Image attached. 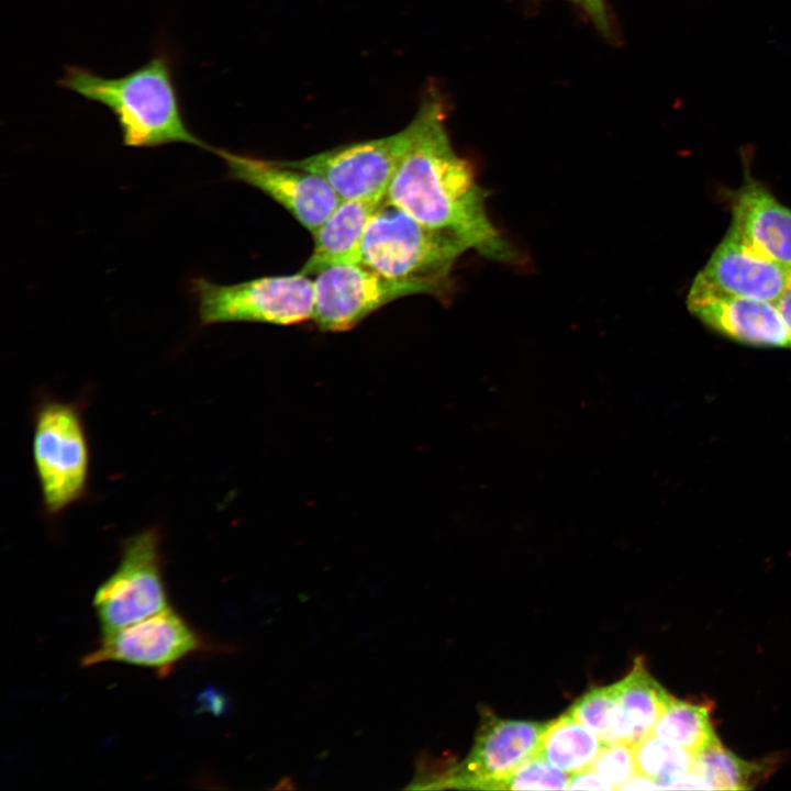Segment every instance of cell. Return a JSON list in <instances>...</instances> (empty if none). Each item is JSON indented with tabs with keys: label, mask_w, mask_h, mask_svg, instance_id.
Instances as JSON below:
<instances>
[{
	"label": "cell",
	"mask_w": 791,
	"mask_h": 791,
	"mask_svg": "<svg viewBox=\"0 0 791 791\" xmlns=\"http://www.w3.org/2000/svg\"><path fill=\"white\" fill-rule=\"evenodd\" d=\"M637 773L657 783L658 789H670L684 773L694 769V754L649 735L634 745Z\"/></svg>",
	"instance_id": "cell-21"
},
{
	"label": "cell",
	"mask_w": 791,
	"mask_h": 791,
	"mask_svg": "<svg viewBox=\"0 0 791 791\" xmlns=\"http://www.w3.org/2000/svg\"><path fill=\"white\" fill-rule=\"evenodd\" d=\"M219 649L171 606L138 622L102 634L99 645L81 659L82 667L114 661L168 676L192 655Z\"/></svg>",
	"instance_id": "cell-7"
},
{
	"label": "cell",
	"mask_w": 791,
	"mask_h": 791,
	"mask_svg": "<svg viewBox=\"0 0 791 791\" xmlns=\"http://www.w3.org/2000/svg\"><path fill=\"white\" fill-rule=\"evenodd\" d=\"M790 272L728 229L695 278L729 294L776 302Z\"/></svg>",
	"instance_id": "cell-14"
},
{
	"label": "cell",
	"mask_w": 791,
	"mask_h": 791,
	"mask_svg": "<svg viewBox=\"0 0 791 791\" xmlns=\"http://www.w3.org/2000/svg\"><path fill=\"white\" fill-rule=\"evenodd\" d=\"M570 790H614L613 787L593 769L588 768L572 773L569 779Z\"/></svg>",
	"instance_id": "cell-25"
},
{
	"label": "cell",
	"mask_w": 791,
	"mask_h": 791,
	"mask_svg": "<svg viewBox=\"0 0 791 791\" xmlns=\"http://www.w3.org/2000/svg\"><path fill=\"white\" fill-rule=\"evenodd\" d=\"M57 83L107 107L116 118L125 146L183 143L213 148L187 126L174 78V57L168 51H158L143 66L115 78L69 65Z\"/></svg>",
	"instance_id": "cell-2"
},
{
	"label": "cell",
	"mask_w": 791,
	"mask_h": 791,
	"mask_svg": "<svg viewBox=\"0 0 791 791\" xmlns=\"http://www.w3.org/2000/svg\"><path fill=\"white\" fill-rule=\"evenodd\" d=\"M580 7L594 26L605 36H611V23L605 0H568Z\"/></svg>",
	"instance_id": "cell-24"
},
{
	"label": "cell",
	"mask_w": 791,
	"mask_h": 791,
	"mask_svg": "<svg viewBox=\"0 0 791 791\" xmlns=\"http://www.w3.org/2000/svg\"><path fill=\"white\" fill-rule=\"evenodd\" d=\"M413 136L410 122L391 135L339 145L314 155L282 160L322 177L341 199L386 197Z\"/></svg>",
	"instance_id": "cell-9"
},
{
	"label": "cell",
	"mask_w": 791,
	"mask_h": 791,
	"mask_svg": "<svg viewBox=\"0 0 791 791\" xmlns=\"http://www.w3.org/2000/svg\"><path fill=\"white\" fill-rule=\"evenodd\" d=\"M385 199H342L312 233L313 249L299 271L310 276L331 266L359 263L367 224Z\"/></svg>",
	"instance_id": "cell-15"
},
{
	"label": "cell",
	"mask_w": 791,
	"mask_h": 791,
	"mask_svg": "<svg viewBox=\"0 0 791 791\" xmlns=\"http://www.w3.org/2000/svg\"><path fill=\"white\" fill-rule=\"evenodd\" d=\"M694 770L708 789L745 790L751 788L764 767L742 759L718 739L694 755Z\"/></svg>",
	"instance_id": "cell-19"
},
{
	"label": "cell",
	"mask_w": 791,
	"mask_h": 791,
	"mask_svg": "<svg viewBox=\"0 0 791 791\" xmlns=\"http://www.w3.org/2000/svg\"><path fill=\"white\" fill-rule=\"evenodd\" d=\"M467 250L385 199L367 224L359 264L392 279L426 285L435 298L447 301L454 291L453 268Z\"/></svg>",
	"instance_id": "cell-3"
},
{
	"label": "cell",
	"mask_w": 791,
	"mask_h": 791,
	"mask_svg": "<svg viewBox=\"0 0 791 791\" xmlns=\"http://www.w3.org/2000/svg\"><path fill=\"white\" fill-rule=\"evenodd\" d=\"M414 294L435 298L433 289L420 282L392 279L359 263L335 265L315 275L312 320L322 331L344 332L390 302Z\"/></svg>",
	"instance_id": "cell-8"
},
{
	"label": "cell",
	"mask_w": 791,
	"mask_h": 791,
	"mask_svg": "<svg viewBox=\"0 0 791 791\" xmlns=\"http://www.w3.org/2000/svg\"><path fill=\"white\" fill-rule=\"evenodd\" d=\"M604 745L568 710L546 724L538 756L572 775L590 768Z\"/></svg>",
	"instance_id": "cell-17"
},
{
	"label": "cell",
	"mask_w": 791,
	"mask_h": 791,
	"mask_svg": "<svg viewBox=\"0 0 791 791\" xmlns=\"http://www.w3.org/2000/svg\"><path fill=\"white\" fill-rule=\"evenodd\" d=\"M202 325L256 322L294 325L313 317L314 280L300 271L232 285L199 277L191 281Z\"/></svg>",
	"instance_id": "cell-5"
},
{
	"label": "cell",
	"mask_w": 791,
	"mask_h": 791,
	"mask_svg": "<svg viewBox=\"0 0 791 791\" xmlns=\"http://www.w3.org/2000/svg\"><path fill=\"white\" fill-rule=\"evenodd\" d=\"M569 773L537 755L509 776L500 789L566 790L569 787Z\"/></svg>",
	"instance_id": "cell-22"
},
{
	"label": "cell",
	"mask_w": 791,
	"mask_h": 791,
	"mask_svg": "<svg viewBox=\"0 0 791 791\" xmlns=\"http://www.w3.org/2000/svg\"><path fill=\"white\" fill-rule=\"evenodd\" d=\"M731 212L728 229L762 255L791 269V209L782 204L745 164L737 189L722 192Z\"/></svg>",
	"instance_id": "cell-13"
},
{
	"label": "cell",
	"mask_w": 791,
	"mask_h": 791,
	"mask_svg": "<svg viewBox=\"0 0 791 791\" xmlns=\"http://www.w3.org/2000/svg\"><path fill=\"white\" fill-rule=\"evenodd\" d=\"M448 104L430 86L412 119L413 136L386 192V200L427 226L461 242L481 256L517 263L515 248L487 211L489 191L470 161L458 155L447 127Z\"/></svg>",
	"instance_id": "cell-1"
},
{
	"label": "cell",
	"mask_w": 791,
	"mask_h": 791,
	"mask_svg": "<svg viewBox=\"0 0 791 791\" xmlns=\"http://www.w3.org/2000/svg\"><path fill=\"white\" fill-rule=\"evenodd\" d=\"M591 769L604 778L615 790L637 773L634 745L606 744L592 762Z\"/></svg>",
	"instance_id": "cell-23"
},
{
	"label": "cell",
	"mask_w": 791,
	"mask_h": 791,
	"mask_svg": "<svg viewBox=\"0 0 791 791\" xmlns=\"http://www.w3.org/2000/svg\"><path fill=\"white\" fill-rule=\"evenodd\" d=\"M614 688L627 732V742L635 745L651 735L673 697L649 675L639 658L635 660L630 673L614 683Z\"/></svg>",
	"instance_id": "cell-16"
},
{
	"label": "cell",
	"mask_w": 791,
	"mask_h": 791,
	"mask_svg": "<svg viewBox=\"0 0 791 791\" xmlns=\"http://www.w3.org/2000/svg\"><path fill=\"white\" fill-rule=\"evenodd\" d=\"M776 305L787 328L789 348L791 349V272L782 293L776 301Z\"/></svg>",
	"instance_id": "cell-26"
},
{
	"label": "cell",
	"mask_w": 791,
	"mask_h": 791,
	"mask_svg": "<svg viewBox=\"0 0 791 791\" xmlns=\"http://www.w3.org/2000/svg\"><path fill=\"white\" fill-rule=\"evenodd\" d=\"M32 425V459L43 510L55 519L88 495L91 454L81 405L42 397Z\"/></svg>",
	"instance_id": "cell-4"
},
{
	"label": "cell",
	"mask_w": 791,
	"mask_h": 791,
	"mask_svg": "<svg viewBox=\"0 0 791 791\" xmlns=\"http://www.w3.org/2000/svg\"><path fill=\"white\" fill-rule=\"evenodd\" d=\"M569 711L604 744L627 743L614 683L590 689L573 702Z\"/></svg>",
	"instance_id": "cell-20"
},
{
	"label": "cell",
	"mask_w": 791,
	"mask_h": 791,
	"mask_svg": "<svg viewBox=\"0 0 791 791\" xmlns=\"http://www.w3.org/2000/svg\"><path fill=\"white\" fill-rule=\"evenodd\" d=\"M546 724L484 713L471 751L447 782L458 788L500 789L519 767L538 755Z\"/></svg>",
	"instance_id": "cell-11"
},
{
	"label": "cell",
	"mask_w": 791,
	"mask_h": 791,
	"mask_svg": "<svg viewBox=\"0 0 791 791\" xmlns=\"http://www.w3.org/2000/svg\"><path fill=\"white\" fill-rule=\"evenodd\" d=\"M686 305L703 326L732 342L758 348H789L776 302L729 294L694 277Z\"/></svg>",
	"instance_id": "cell-12"
},
{
	"label": "cell",
	"mask_w": 791,
	"mask_h": 791,
	"mask_svg": "<svg viewBox=\"0 0 791 791\" xmlns=\"http://www.w3.org/2000/svg\"><path fill=\"white\" fill-rule=\"evenodd\" d=\"M161 534L142 530L122 543L115 570L96 590L92 605L102 634H108L169 605L163 575Z\"/></svg>",
	"instance_id": "cell-6"
},
{
	"label": "cell",
	"mask_w": 791,
	"mask_h": 791,
	"mask_svg": "<svg viewBox=\"0 0 791 791\" xmlns=\"http://www.w3.org/2000/svg\"><path fill=\"white\" fill-rule=\"evenodd\" d=\"M651 735L698 754L718 740L711 720V704L671 699Z\"/></svg>",
	"instance_id": "cell-18"
},
{
	"label": "cell",
	"mask_w": 791,
	"mask_h": 791,
	"mask_svg": "<svg viewBox=\"0 0 791 791\" xmlns=\"http://www.w3.org/2000/svg\"><path fill=\"white\" fill-rule=\"evenodd\" d=\"M231 178L252 186L313 233L342 200L319 175L271 160L213 147Z\"/></svg>",
	"instance_id": "cell-10"
}]
</instances>
